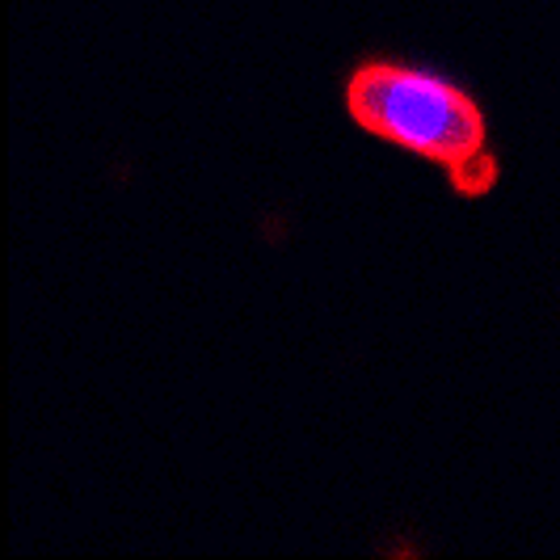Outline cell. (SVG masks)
<instances>
[{"label": "cell", "mask_w": 560, "mask_h": 560, "mask_svg": "<svg viewBox=\"0 0 560 560\" xmlns=\"http://www.w3.org/2000/svg\"><path fill=\"white\" fill-rule=\"evenodd\" d=\"M346 106L363 131L447 168L459 195H485L498 182L477 102L439 72L393 59L363 63L350 77Z\"/></svg>", "instance_id": "obj_1"}]
</instances>
